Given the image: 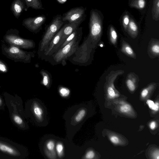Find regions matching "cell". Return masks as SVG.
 I'll return each mask as SVG.
<instances>
[{
	"mask_svg": "<svg viewBox=\"0 0 159 159\" xmlns=\"http://www.w3.org/2000/svg\"><path fill=\"white\" fill-rule=\"evenodd\" d=\"M26 5L25 0H14L10 7L11 10L14 16L18 19L24 10Z\"/></svg>",
	"mask_w": 159,
	"mask_h": 159,
	"instance_id": "8fae6325",
	"label": "cell"
},
{
	"mask_svg": "<svg viewBox=\"0 0 159 159\" xmlns=\"http://www.w3.org/2000/svg\"><path fill=\"white\" fill-rule=\"evenodd\" d=\"M46 145L47 149L49 151H53L55 148V143L53 140H49L47 143Z\"/></svg>",
	"mask_w": 159,
	"mask_h": 159,
	"instance_id": "484cf974",
	"label": "cell"
},
{
	"mask_svg": "<svg viewBox=\"0 0 159 159\" xmlns=\"http://www.w3.org/2000/svg\"><path fill=\"white\" fill-rule=\"evenodd\" d=\"M86 114L85 110L84 109L80 110L75 117V120L76 122H79L84 117Z\"/></svg>",
	"mask_w": 159,
	"mask_h": 159,
	"instance_id": "ffe728a7",
	"label": "cell"
},
{
	"mask_svg": "<svg viewBox=\"0 0 159 159\" xmlns=\"http://www.w3.org/2000/svg\"><path fill=\"white\" fill-rule=\"evenodd\" d=\"M18 31L16 29L8 30L4 36L5 41L11 45L25 49L34 48L35 43L32 40L20 38L18 35Z\"/></svg>",
	"mask_w": 159,
	"mask_h": 159,
	"instance_id": "3957f363",
	"label": "cell"
},
{
	"mask_svg": "<svg viewBox=\"0 0 159 159\" xmlns=\"http://www.w3.org/2000/svg\"><path fill=\"white\" fill-rule=\"evenodd\" d=\"M57 1L59 4H64L65 3L67 0H56Z\"/></svg>",
	"mask_w": 159,
	"mask_h": 159,
	"instance_id": "8d00e7d4",
	"label": "cell"
},
{
	"mask_svg": "<svg viewBox=\"0 0 159 159\" xmlns=\"http://www.w3.org/2000/svg\"><path fill=\"white\" fill-rule=\"evenodd\" d=\"M56 150L58 156L61 157L63 155L64 147L62 144L61 143H58L56 147Z\"/></svg>",
	"mask_w": 159,
	"mask_h": 159,
	"instance_id": "44dd1931",
	"label": "cell"
},
{
	"mask_svg": "<svg viewBox=\"0 0 159 159\" xmlns=\"http://www.w3.org/2000/svg\"><path fill=\"white\" fill-rule=\"evenodd\" d=\"M153 19L156 21L159 19V0H153L152 8Z\"/></svg>",
	"mask_w": 159,
	"mask_h": 159,
	"instance_id": "9a60e30c",
	"label": "cell"
},
{
	"mask_svg": "<svg viewBox=\"0 0 159 159\" xmlns=\"http://www.w3.org/2000/svg\"><path fill=\"white\" fill-rule=\"evenodd\" d=\"M34 114L36 117L39 120L43 119V111L42 108L36 103H35L33 107Z\"/></svg>",
	"mask_w": 159,
	"mask_h": 159,
	"instance_id": "ac0fdd59",
	"label": "cell"
},
{
	"mask_svg": "<svg viewBox=\"0 0 159 159\" xmlns=\"http://www.w3.org/2000/svg\"><path fill=\"white\" fill-rule=\"evenodd\" d=\"M102 20L98 11L92 9L90 12L89 23V34L93 40H97L102 33Z\"/></svg>",
	"mask_w": 159,
	"mask_h": 159,
	"instance_id": "5b68a950",
	"label": "cell"
},
{
	"mask_svg": "<svg viewBox=\"0 0 159 159\" xmlns=\"http://www.w3.org/2000/svg\"><path fill=\"white\" fill-rule=\"evenodd\" d=\"M95 156L94 152L91 150L88 152L86 154L85 158L87 159H92Z\"/></svg>",
	"mask_w": 159,
	"mask_h": 159,
	"instance_id": "f546056e",
	"label": "cell"
},
{
	"mask_svg": "<svg viewBox=\"0 0 159 159\" xmlns=\"http://www.w3.org/2000/svg\"><path fill=\"white\" fill-rule=\"evenodd\" d=\"M100 46L101 47H103V45L102 44H100Z\"/></svg>",
	"mask_w": 159,
	"mask_h": 159,
	"instance_id": "f35d334b",
	"label": "cell"
},
{
	"mask_svg": "<svg viewBox=\"0 0 159 159\" xmlns=\"http://www.w3.org/2000/svg\"><path fill=\"white\" fill-rule=\"evenodd\" d=\"M150 126L152 129H154L156 127V123L154 121L152 122L150 124Z\"/></svg>",
	"mask_w": 159,
	"mask_h": 159,
	"instance_id": "d590c367",
	"label": "cell"
},
{
	"mask_svg": "<svg viewBox=\"0 0 159 159\" xmlns=\"http://www.w3.org/2000/svg\"><path fill=\"white\" fill-rule=\"evenodd\" d=\"M129 21V17L127 14L125 15L123 17L122 23L123 26L125 30L127 27Z\"/></svg>",
	"mask_w": 159,
	"mask_h": 159,
	"instance_id": "7402d4cb",
	"label": "cell"
},
{
	"mask_svg": "<svg viewBox=\"0 0 159 159\" xmlns=\"http://www.w3.org/2000/svg\"><path fill=\"white\" fill-rule=\"evenodd\" d=\"M80 27H78L76 30L73 32L63 42L62 44L59 47L57 51L59 49L62 48L64 46L71 42L77 35L80 30Z\"/></svg>",
	"mask_w": 159,
	"mask_h": 159,
	"instance_id": "2e32d148",
	"label": "cell"
},
{
	"mask_svg": "<svg viewBox=\"0 0 159 159\" xmlns=\"http://www.w3.org/2000/svg\"><path fill=\"white\" fill-rule=\"evenodd\" d=\"M12 119L16 124L21 125L23 124V121L22 119L17 115H14L12 117Z\"/></svg>",
	"mask_w": 159,
	"mask_h": 159,
	"instance_id": "603a6c76",
	"label": "cell"
},
{
	"mask_svg": "<svg viewBox=\"0 0 159 159\" xmlns=\"http://www.w3.org/2000/svg\"><path fill=\"white\" fill-rule=\"evenodd\" d=\"M123 50L129 55L132 56L134 55V52L132 48L128 45H125L123 47Z\"/></svg>",
	"mask_w": 159,
	"mask_h": 159,
	"instance_id": "d4e9b609",
	"label": "cell"
},
{
	"mask_svg": "<svg viewBox=\"0 0 159 159\" xmlns=\"http://www.w3.org/2000/svg\"><path fill=\"white\" fill-rule=\"evenodd\" d=\"M0 152L7 156L20 157V153L17 148L9 143L0 140Z\"/></svg>",
	"mask_w": 159,
	"mask_h": 159,
	"instance_id": "30bf717a",
	"label": "cell"
},
{
	"mask_svg": "<svg viewBox=\"0 0 159 159\" xmlns=\"http://www.w3.org/2000/svg\"><path fill=\"white\" fill-rule=\"evenodd\" d=\"M82 30V27H80L77 34L71 42L44 60L52 65L59 64L65 65L66 60L76 52L79 47L83 34Z\"/></svg>",
	"mask_w": 159,
	"mask_h": 159,
	"instance_id": "6da1fadb",
	"label": "cell"
},
{
	"mask_svg": "<svg viewBox=\"0 0 159 159\" xmlns=\"http://www.w3.org/2000/svg\"><path fill=\"white\" fill-rule=\"evenodd\" d=\"M86 16L77 20L70 23H66L64 25V27L59 47L73 32L79 27L81 23L85 20Z\"/></svg>",
	"mask_w": 159,
	"mask_h": 159,
	"instance_id": "9c48e42d",
	"label": "cell"
},
{
	"mask_svg": "<svg viewBox=\"0 0 159 159\" xmlns=\"http://www.w3.org/2000/svg\"><path fill=\"white\" fill-rule=\"evenodd\" d=\"M25 0L26 5L25 11H26L30 7L35 10H43L44 9L43 7L41 0Z\"/></svg>",
	"mask_w": 159,
	"mask_h": 159,
	"instance_id": "4fadbf2b",
	"label": "cell"
},
{
	"mask_svg": "<svg viewBox=\"0 0 159 159\" xmlns=\"http://www.w3.org/2000/svg\"><path fill=\"white\" fill-rule=\"evenodd\" d=\"M60 93L61 95L63 97L68 96L70 93V90L66 88H62L60 90Z\"/></svg>",
	"mask_w": 159,
	"mask_h": 159,
	"instance_id": "4316f807",
	"label": "cell"
},
{
	"mask_svg": "<svg viewBox=\"0 0 159 159\" xmlns=\"http://www.w3.org/2000/svg\"><path fill=\"white\" fill-rule=\"evenodd\" d=\"M86 7L82 6L73 8L63 14L61 19L66 23L77 20L86 16Z\"/></svg>",
	"mask_w": 159,
	"mask_h": 159,
	"instance_id": "52a82bcc",
	"label": "cell"
},
{
	"mask_svg": "<svg viewBox=\"0 0 159 159\" xmlns=\"http://www.w3.org/2000/svg\"><path fill=\"white\" fill-rule=\"evenodd\" d=\"M107 92L109 95L111 97H113L115 95V93L113 89L111 87L107 89Z\"/></svg>",
	"mask_w": 159,
	"mask_h": 159,
	"instance_id": "4dcf8cb0",
	"label": "cell"
},
{
	"mask_svg": "<svg viewBox=\"0 0 159 159\" xmlns=\"http://www.w3.org/2000/svg\"><path fill=\"white\" fill-rule=\"evenodd\" d=\"M146 4V0H131L129 5L131 8L142 10L144 8Z\"/></svg>",
	"mask_w": 159,
	"mask_h": 159,
	"instance_id": "5bb4252c",
	"label": "cell"
},
{
	"mask_svg": "<svg viewBox=\"0 0 159 159\" xmlns=\"http://www.w3.org/2000/svg\"><path fill=\"white\" fill-rule=\"evenodd\" d=\"M46 20L44 15L30 17L23 20L22 25L30 31L36 33L41 30Z\"/></svg>",
	"mask_w": 159,
	"mask_h": 159,
	"instance_id": "8992f818",
	"label": "cell"
},
{
	"mask_svg": "<svg viewBox=\"0 0 159 159\" xmlns=\"http://www.w3.org/2000/svg\"><path fill=\"white\" fill-rule=\"evenodd\" d=\"M127 85L129 89L131 91H134L135 89V85L133 81L128 79L126 81Z\"/></svg>",
	"mask_w": 159,
	"mask_h": 159,
	"instance_id": "83f0119b",
	"label": "cell"
},
{
	"mask_svg": "<svg viewBox=\"0 0 159 159\" xmlns=\"http://www.w3.org/2000/svg\"><path fill=\"white\" fill-rule=\"evenodd\" d=\"M40 73L42 78L40 84L47 88H49L52 82L51 74L48 71L43 69L40 70Z\"/></svg>",
	"mask_w": 159,
	"mask_h": 159,
	"instance_id": "7c38bea8",
	"label": "cell"
},
{
	"mask_svg": "<svg viewBox=\"0 0 159 159\" xmlns=\"http://www.w3.org/2000/svg\"><path fill=\"white\" fill-rule=\"evenodd\" d=\"M60 14L55 16L50 23L46 27L45 31L39 45L38 53L39 57L40 58L50 41L65 22L62 20Z\"/></svg>",
	"mask_w": 159,
	"mask_h": 159,
	"instance_id": "7a4b0ae2",
	"label": "cell"
},
{
	"mask_svg": "<svg viewBox=\"0 0 159 159\" xmlns=\"http://www.w3.org/2000/svg\"><path fill=\"white\" fill-rule=\"evenodd\" d=\"M148 93V90L147 89H144L141 92V95L143 97H145Z\"/></svg>",
	"mask_w": 159,
	"mask_h": 159,
	"instance_id": "e575fe53",
	"label": "cell"
},
{
	"mask_svg": "<svg viewBox=\"0 0 159 159\" xmlns=\"http://www.w3.org/2000/svg\"><path fill=\"white\" fill-rule=\"evenodd\" d=\"M3 51V53L8 57L15 61L29 63L30 62L31 58L34 56V52L25 51L12 45L7 48L4 46Z\"/></svg>",
	"mask_w": 159,
	"mask_h": 159,
	"instance_id": "277c9868",
	"label": "cell"
},
{
	"mask_svg": "<svg viewBox=\"0 0 159 159\" xmlns=\"http://www.w3.org/2000/svg\"><path fill=\"white\" fill-rule=\"evenodd\" d=\"M110 34L111 41L114 44L116 42L117 35L116 30L112 26L110 28Z\"/></svg>",
	"mask_w": 159,
	"mask_h": 159,
	"instance_id": "d6986e66",
	"label": "cell"
},
{
	"mask_svg": "<svg viewBox=\"0 0 159 159\" xmlns=\"http://www.w3.org/2000/svg\"><path fill=\"white\" fill-rule=\"evenodd\" d=\"M7 71V67L5 64L0 60V71L3 73Z\"/></svg>",
	"mask_w": 159,
	"mask_h": 159,
	"instance_id": "f1b7e54d",
	"label": "cell"
},
{
	"mask_svg": "<svg viewBox=\"0 0 159 159\" xmlns=\"http://www.w3.org/2000/svg\"><path fill=\"white\" fill-rule=\"evenodd\" d=\"M110 140L114 144H117L119 142V140L118 138L116 136H112L110 138Z\"/></svg>",
	"mask_w": 159,
	"mask_h": 159,
	"instance_id": "836d02e7",
	"label": "cell"
},
{
	"mask_svg": "<svg viewBox=\"0 0 159 159\" xmlns=\"http://www.w3.org/2000/svg\"><path fill=\"white\" fill-rule=\"evenodd\" d=\"M2 100H1V99L0 98V104H1V103H2Z\"/></svg>",
	"mask_w": 159,
	"mask_h": 159,
	"instance_id": "ab89813d",
	"label": "cell"
},
{
	"mask_svg": "<svg viewBox=\"0 0 159 159\" xmlns=\"http://www.w3.org/2000/svg\"><path fill=\"white\" fill-rule=\"evenodd\" d=\"M64 27V25L50 41L47 49L40 57L42 60L52 55L59 47Z\"/></svg>",
	"mask_w": 159,
	"mask_h": 159,
	"instance_id": "ba28073f",
	"label": "cell"
},
{
	"mask_svg": "<svg viewBox=\"0 0 159 159\" xmlns=\"http://www.w3.org/2000/svg\"><path fill=\"white\" fill-rule=\"evenodd\" d=\"M131 109V106L128 104H125L121 106L120 108V111L123 113H127Z\"/></svg>",
	"mask_w": 159,
	"mask_h": 159,
	"instance_id": "cb8c5ba5",
	"label": "cell"
},
{
	"mask_svg": "<svg viewBox=\"0 0 159 159\" xmlns=\"http://www.w3.org/2000/svg\"><path fill=\"white\" fill-rule=\"evenodd\" d=\"M152 52H153L158 54L159 52V46L158 45L155 44L153 45L151 48Z\"/></svg>",
	"mask_w": 159,
	"mask_h": 159,
	"instance_id": "d6a6232c",
	"label": "cell"
},
{
	"mask_svg": "<svg viewBox=\"0 0 159 159\" xmlns=\"http://www.w3.org/2000/svg\"><path fill=\"white\" fill-rule=\"evenodd\" d=\"M127 28L129 32L133 35H136L138 32L137 26L132 19L129 20Z\"/></svg>",
	"mask_w": 159,
	"mask_h": 159,
	"instance_id": "e0dca14e",
	"label": "cell"
},
{
	"mask_svg": "<svg viewBox=\"0 0 159 159\" xmlns=\"http://www.w3.org/2000/svg\"><path fill=\"white\" fill-rule=\"evenodd\" d=\"M159 109V104L158 102H156L155 104V109L154 110L155 111H157Z\"/></svg>",
	"mask_w": 159,
	"mask_h": 159,
	"instance_id": "74e56055",
	"label": "cell"
},
{
	"mask_svg": "<svg viewBox=\"0 0 159 159\" xmlns=\"http://www.w3.org/2000/svg\"><path fill=\"white\" fill-rule=\"evenodd\" d=\"M147 103L148 104L150 108L152 110H154L155 103L153 101L150 100H148L147 101Z\"/></svg>",
	"mask_w": 159,
	"mask_h": 159,
	"instance_id": "1f68e13d",
	"label": "cell"
}]
</instances>
